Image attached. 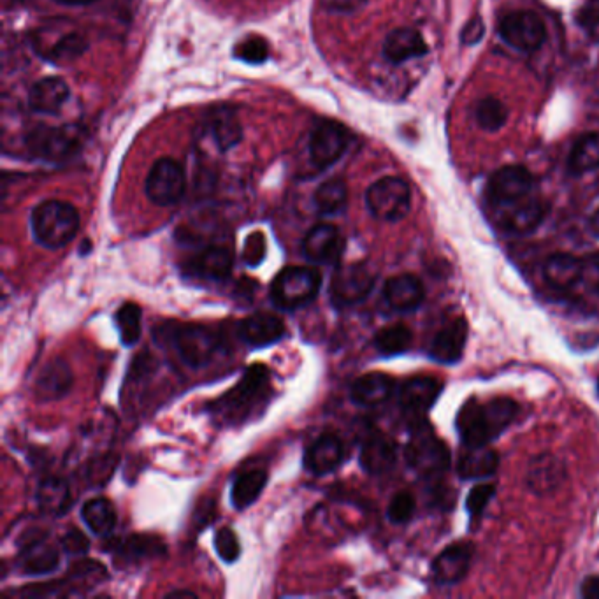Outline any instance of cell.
<instances>
[{
	"label": "cell",
	"instance_id": "cell-1",
	"mask_svg": "<svg viewBox=\"0 0 599 599\" xmlns=\"http://www.w3.org/2000/svg\"><path fill=\"white\" fill-rule=\"evenodd\" d=\"M517 412L519 406L508 397L491 399L485 405L470 399L459 410L457 429L466 447H484L512 424Z\"/></svg>",
	"mask_w": 599,
	"mask_h": 599
},
{
	"label": "cell",
	"instance_id": "cell-2",
	"mask_svg": "<svg viewBox=\"0 0 599 599\" xmlns=\"http://www.w3.org/2000/svg\"><path fill=\"white\" fill-rule=\"evenodd\" d=\"M30 229L39 245L58 250L76 236L80 229V213L73 204L50 199L34 208L30 215Z\"/></svg>",
	"mask_w": 599,
	"mask_h": 599
},
{
	"label": "cell",
	"instance_id": "cell-3",
	"mask_svg": "<svg viewBox=\"0 0 599 599\" xmlns=\"http://www.w3.org/2000/svg\"><path fill=\"white\" fill-rule=\"evenodd\" d=\"M320 287L322 276L317 269L290 266L282 269L271 283V301L280 310H299L318 296Z\"/></svg>",
	"mask_w": 599,
	"mask_h": 599
},
{
	"label": "cell",
	"instance_id": "cell-4",
	"mask_svg": "<svg viewBox=\"0 0 599 599\" xmlns=\"http://www.w3.org/2000/svg\"><path fill=\"white\" fill-rule=\"evenodd\" d=\"M406 462L422 477H438L450 466V450L426 422H417L406 445Z\"/></svg>",
	"mask_w": 599,
	"mask_h": 599
},
{
	"label": "cell",
	"instance_id": "cell-5",
	"mask_svg": "<svg viewBox=\"0 0 599 599\" xmlns=\"http://www.w3.org/2000/svg\"><path fill=\"white\" fill-rule=\"evenodd\" d=\"M176 354L190 368H203L210 364L218 348L222 347L220 336L210 327L197 324L169 325L167 332Z\"/></svg>",
	"mask_w": 599,
	"mask_h": 599
},
{
	"label": "cell",
	"instance_id": "cell-6",
	"mask_svg": "<svg viewBox=\"0 0 599 599\" xmlns=\"http://www.w3.org/2000/svg\"><path fill=\"white\" fill-rule=\"evenodd\" d=\"M369 213L383 222H399L410 213L412 192L405 180L385 176L375 181L366 192Z\"/></svg>",
	"mask_w": 599,
	"mask_h": 599
},
{
	"label": "cell",
	"instance_id": "cell-7",
	"mask_svg": "<svg viewBox=\"0 0 599 599\" xmlns=\"http://www.w3.org/2000/svg\"><path fill=\"white\" fill-rule=\"evenodd\" d=\"M27 146L37 157L50 162L73 157L83 146V134L76 127H36L27 136Z\"/></svg>",
	"mask_w": 599,
	"mask_h": 599
},
{
	"label": "cell",
	"instance_id": "cell-8",
	"mask_svg": "<svg viewBox=\"0 0 599 599\" xmlns=\"http://www.w3.org/2000/svg\"><path fill=\"white\" fill-rule=\"evenodd\" d=\"M268 387L269 371L266 366H252L246 369L243 380L218 403L217 408L227 419H239L264 399Z\"/></svg>",
	"mask_w": 599,
	"mask_h": 599
},
{
	"label": "cell",
	"instance_id": "cell-9",
	"mask_svg": "<svg viewBox=\"0 0 599 599\" xmlns=\"http://www.w3.org/2000/svg\"><path fill=\"white\" fill-rule=\"evenodd\" d=\"M187 180L180 162L164 157L153 164L146 178V195L157 206H173L185 194Z\"/></svg>",
	"mask_w": 599,
	"mask_h": 599
},
{
	"label": "cell",
	"instance_id": "cell-10",
	"mask_svg": "<svg viewBox=\"0 0 599 599\" xmlns=\"http://www.w3.org/2000/svg\"><path fill=\"white\" fill-rule=\"evenodd\" d=\"M376 278L366 264H350L336 269L329 285L334 306L347 308L362 303L375 287Z\"/></svg>",
	"mask_w": 599,
	"mask_h": 599
},
{
	"label": "cell",
	"instance_id": "cell-11",
	"mask_svg": "<svg viewBox=\"0 0 599 599\" xmlns=\"http://www.w3.org/2000/svg\"><path fill=\"white\" fill-rule=\"evenodd\" d=\"M499 36L515 50L533 53L547 41V29L533 11H513L499 23Z\"/></svg>",
	"mask_w": 599,
	"mask_h": 599
},
{
	"label": "cell",
	"instance_id": "cell-12",
	"mask_svg": "<svg viewBox=\"0 0 599 599\" xmlns=\"http://www.w3.org/2000/svg\"><path fill=\"white\" fill-rule=\"evenodd\" d=\"M535 180L526 167L506 166L492 174L487 185V199L492 208L517 203L533 194Z\"/></svg>",
	"mask_w": 599,
	"mask_h": 599
},
{
	"label": "cell",
	"instance_id": "cell-13",
	"mask_svg": "<svg viewBox=\"0 0 599 599\" xmlns=\"http://www.w3.org/2000/svg\"><path fill=\"white\" fill-rule=\"evenodd\" d=\"M494 211L501 231L515 236H526L535 232L543 224L547 215V206L543 204L542 199L529 195L517 203L498 206Z\"/></svg>",
	"mask_w": 599,
	"mask_h": 599
},
{
	"label": "cell",
	"instance_id": "cell-14",
	"mask_svg": "<svg viewBox=\"0 0 599 599\" xmlns=\"http://www.w3.org/2000/svg\"><path fill=\"white\" fill-rule=\"evenodd\" d=\"M348 138L345 129L334 122H325L313 130L310 138V157L317 169H327L341 159L347 150Z\"/></svg>",
	"mask_w": 599,
	"mask_h": 599
},
{
	"label": "cell",
	"instance_id": "cell-15",
	"mask_svg": "<svg viewBox=\"0 0 599 599\" xmlns=\"http://www.w3.org/2000/svg\"><path fill=\"white\" fill-rule=\"evenodd\" d=\"M345 248V241L338 227L331 224H318L311 229L303 241V255L313 264H334L338 262Z\"/></svg>",
	"mask_w": 599,
	"mask_h": 599
},
{
	"label": "cell",
	"instance_id": "cell-16",
	"mask_svg": "<svg viewBox=\"0 0 599 599\" xmlns=\"http://www.w3.org/2000/svg\"><path fill=\"white\" fill-rule=\"evenodd\" d=\"M566 464L552 454L536 455L526 471V484L538 496L556 492L566 482Z\"/></svg>",
	"mask_w": 599,
	"mask_h": 599
},
{
	"label": "cell",
	"instance_id": "cell-17",
	"mask_svg": "<svg viewBox=\"0 0 599 599\" xmlns=\"http://www.w3.org/2000/svg\"><path fill=\"white\" fill-rule=\"evenodd\" d=\"M239 338L253 348L269 347L285 336V324L282 318L271 313H253L246 317L238 327Z\"/></svg>",
	"mask_w": 599,
	"mask_h": 599
},
{
	"label": "cell",
	"instance_id": "cell-18",
	"mask_svg": "<svg viewBox=\"0 0 599 599\" xmlns=\"http://www.w3.org/2000/svg\"><path fill=\"white\" fill-rule=\"evenodd\" d=\"M441 383L429 376H417L403 383L399 390V403L408 415L422 417L433 408L440 396Z\"/></svg>",
	"mask_w": 599,
	"mask_h": 599
},
{
	"label": "cell",
	"instance_id": "cell-19",
	"mask_svg": "<svg viewBox=\"0 0 599 599\" xmlns=\"http://www.w3.org/2000/svg\"><path fill=\"white\" fill-rule=\"evenodd\" d=\"M234 266V255L231 248L225 246H208L203 252L197 253L195 257L188 260L187 268L192 275L211 280V282H222L229 278Z\"/></svg>",
	"mask_w": 599,
	"mask_h": 599
},
{
	"label": "cell",
	"instance_id": "cell-20",
	"mask_svg": "<svg viewBox=\"0 0 599 599\" xmlns=\"http://www.w3.org/2000/svg\"><path fill=\"white\" fill-rule=\"evenodd\" d=\"M343 457H345V447L340 438L334 434H324L306 450L304 468L313 475L322 477L340 468Z\"/></svg>",
	"mask_w": 599,
	"mask_h": 599
},
{
	"label": "cell",
	"instance_id": "cell-21",
	"mask_svg": "<svg viewBox=\"0 0 599 599\" xmlns=\"http://www.w3.org/2000/svg\"><path fill=\"white\" fill-rule=\"evenodd\" d=\"M473 549L468 543H454L434 559L433 578L440 585L461 582L470 570Z\"/></svg>",
	"mask_w": 599,
	"mask_h": 599
},
{
	"label": "cell",
	"instance_id": "cell-22",
	"mask_svg": "<svg viewBox=\"0 0 599 599\" xmlns=\"http://www.w3.org/2000/svg\"><path fill=\"white\" fill-rule=\"evenodd\" d=\"M466 341H468V322L464 318H455L436 334L429 354L434 361L452 364L461 359Z\"/></svg>",
	"mask_w": 599,
	"mask_h": 599
},
{
	"label": "cell",
	"instance_id": "cell-23",
	"mask_svg": "<svg viewBox=\"0 0 599 599\" xmlns=\"http://www.w3.org/2000/svg\"><path fill=\"white\" fill-rule=\"evenodd\" d=\"M424 285L417 276L399 275L390 278L383 287V297L392 310L408 313L417 310L424 301Z\"/></svg>",
	"mask_w": 599,
	"mask_h": 599
},
{
	"label": "cell",
	"instance_id": "cell-24",
	"mask_svg": "<svg viewBox=\"0 0 599 599\" xmlns=\"http://www.w3.org/2000/svg\"><path fill=\"white\" fill-rule=\"evenodd\" d=\"M69 87L62 78H43L36 81L29 92V106L41 115H57L69 99Z\"/></svg>",
	"mask_w": 599,
	"mask_h": 599
},
{
	"label": "cell",
	"instance_id": "cell-25",
	"mask_svg": "<svg viewBox=\"0 0 599 599\" xmlns=\"http://www.w3.org/2000/svg\"><path fill=\"white\" fill-rule=\"evenodd\" d=\"M582 268L584 262L570 253L550 255L543 264V276L550 287L557 290L575 289L582 283Z\"/></svg>",
	"mask_w": 599,
	"mask_h": 599
},
{
	"label": "cell",
	"instance_id": "cell-26",
	"mask_svg": "<svg viewBox=\"0 0 599 599\" xmlns=\"http://www.w3.org/2000/svg\"><path fill=\"white\" fill-rule=\"evenodd\" d=\"M427 44L420 32L413 29H396L390 32L383 43V57L390 64H403L412 58L424 57Z\"/></svg>",
	"mask_w": 599,
	"mask_h": 599
},
{
	"label": "cell",
	"instance_id": "cell-27",
	"mask_svg": "<svg viewBox=\"0 0 599 599\" xmlns=\"http://www.w3.org/2000/svg\"><path fill=\"white\" fill-rule=\"evenodd\" d=\"M397 461L396 443L382 436L375 434L364 441L361 450V464L364 470L371 475H383L394 468Z\"/></svg>",
	"mask_w": 599,
	"mask_h": 599
},
{
	"label": "cell",
	"instance_id": "cell-28",
	"mask_svg": "<svg viewBox=\"0 0 599 599\" xmlns=\"http://www.w3.org/2000/svg\"><path fill=\"white\" fill-rule=\"evenodd\" d=\"M392 392H394V380L390 376L383 373H368L355 380L350 390V397L355 405L373 408V406L383 405L392 396Z\"/></svg>",
	"mask_w": 599,
	"mask_h": 599
},
{
	"label": "cell",
	"instance_id": "cell-29",
	"mask_svg": "<svg viewBox=\"0 0 599 599\" xmlns=\"http://www.w3.org/2000/svg\"><path fill=\"white\" fill-rule=\"evenodd\" d=\"M73 385V373L64 361H51L41 369L36 380V394L41 401L64 397Z\"/></svg>",
	"mask_w": 599,
	"mask_h": 599
},
{
	"label": "cell",
	"instance_id": "cell-30",
	"mask_svg": "<svg viewBox=\"0 0 599 599\" xmlns=\"http://www.w3.org/2000/svg\"><path fill=\"white\" fill-rule=\"evenodd\" d=\"M58 564H60V554L51 543L36 540L23 547L20 570L27 575H46L57 570Z\"/></svg>",
	"mask_w": 599,
	"mask_h": 599
},
{
	"label": "cell",
	"instance_id": "cell-31",
	"mask_svg": "<svg viewBox=\"0 0 599 599\" xmlns=\"http://www.w3.org/2000/svg\"><path fill=\"white\" fill-rule=\"evenodd\" d=\"M499 466V455L484 447H468L457 464V471L464 480H478V478L492 477Z\"/></svg>",
	"mask_w": 599,
	"mask_h": 599
},
{
	"label": "cell",
	"instance_id": "cell-32",
	"mask_svg": "<svg viewBox=\"0 0 599 599\" xmlns=\"http://www.w3.org/2000/svg\"><path fill=\"white\" fill-rule=\"evenodd\" d=\"M266 484H268L266 471H246L243 475H239L236 482L232 484L231 499L234 508L245 510L248 506L253 505L264 491Z\"/></svg>",
	"mask_w": 599,
	"mask_h": 599
},
{
	"label": "cell",
	"instance_id": "cell-33",
	"mask_svg": "<svg viewBox=\"0 0 599 599\" xmlns=\"http://www.w3.org/2000/svg\"><path fill=\"white\" fill-rule=\"evenodd\" d=\"M348 188L343 180H327L317 188L313 204L320 215L334 217L347 208Z\"/></svg>",
	"mask_w": 599,
	"mask_h": 599
},
{
	"label": "cell",
	"instance_id": "cell-34",
	"mask_svg": "<svg viewBox=\"0 0 599 599\" xmlns=\"http://www.w3.org/2000/svg\"><path fill=\"white\" fill-rule=\"evenodd\" d=\"M81 517L85 520L88 529L97 536L113 533L116 526L115 508L106 498H94L87 501L81 508Z\"/></svg>",
	"mask_w": 599,
	"mask_h": 599
},
{
	"label": "cell",
	"instance_id": "cell-35",
	"mask_svg": "<svg viewBox=\"0 0 599 599\" xmlns=\"http://www.w3.org/2000/svg\"><path fill=\"white\" fill-rule=\"evenodd\" d=\"M37 503L44 512L62 517L69 510L73 501H71V492L64 480L48 478V480H44L37 491Z\"/></svg>",
	"mask_w": 599,
	"mask_h": 599
},
{
	"label": "cell",
	"instance_id": "cell-36",
	"mask_svg": "<svg viewBox=\"0 0 599 599\" xmlns=\"http://www.w3.org/2000/svg\"><path fill=\"white\" fill-rule=\"evenodd\" d=\"M599 167V132L585 134L578 139L568 159V169L573 174L589 173Z\"/></svg>",
	"mask_w": 599,
	"mask_h": 599
},
{
	"label": "cell",
	"instance_id": "cell-37",
	"mask_svg": "<svg viewBox=\"0 0 599 599\" xmlns=\"http://www.w3.org/2000/svg\"><path fill=\"white\" fill-rule=\"evenodd\" d=\"M211 125H213L215 141H217L218 148L222 152L231 150L243 138V129H241L238 115L232 109L222 108L220 111H217L215 116H213Z\"/></svg>",
	"mask_w": 599,
	"mask_h": 599
},
{
	"label": "cell",
	"instance_id": "cell-38",
	"mask_svg": "<svg viewBox=\"0 0 599 599\" xmlns=\"http://www.w3.org/2000/svg\"><path fill=\"white\" fill-rule=\"evenodd\" d=\"M410 345H412V331L403 324L389 325L376 334V350L387 357L403 354Z\"/></svg>",
	"mask_w": 599,
	"mask_h": 599
},
{
	"label": "cell",
	"instance_id": "cell-39",
	"mask_svg": "<svg viewBox=\"0 0 599 599\" xmlns=\"http://www.w3.org/2000/svg\"><path fill=\"white\" fill-rule=\"evenodd\" d=\"M116 329L125 347H134L141 338V310L138 304L125 303L115 313Z\"/></svg>",
	"mask_w": 599,
	"mask_h": 599
},
{
	"label": "cell",
	"instance_id": "cell-40",
	"mask_svg": "<svg viewBox=\"0 0 599 599\" xmlns=\"http://www.w3.org/2000/svg\"><path fill=\"white\" fill-rule=\"evenodd\" d=\"M475 115H477L478 125L482 129L496 132L508 120V108H506L505 102L499 101L496 97H485L478 102Z\"/></svg>",
	"mask_w": 599,
	"mask_h": 599
},
{
	"label": "cell",
	"instance_id": "cell-41",
	"mask_svg": "<svg viewBox=\"0 0 599 599\" xmlns=\"http://www.w3.org/2000/svg\"><path fill=\"white\" fill-rule=\"evenodd\" d=\"M85 50H87V41L80 34H65L58 39L57 43L51 44L50 48L41 51L39 55L62 64L80 57Z\"/></svg>",
	"mask_w": 599,
	"mask_h": 599
},
{
	"label": "cell",
	"instance_id": "cell-42",
	"mask_svg": "<svg viewBox=\"0 0 599 599\" xmlns=\"http://www.w3.org/2000/svg\"><path fill=\"white\" fill-rule=\"evenodd\" d=\"M120 556L125 557L127 561H139L146 557H155L159 552H164L162 543L152 536H130L129 540L120 545Z\"/></svg>",
	"mask_w": 599,
	"mask_h": 599
},
{
	"label": "cell",
	"instance_id": "cell-43",
	"mask_svg": "<svg viewBox=\"0 0 599 599\" xmlns=\"http://www.w3.org/2000/svg\"><path fill=\"white\" fill-rule=\"evenodd\" d=\"M234 57L243 60L246 64H262L269 57L268 43L262 37H246V39L236 44Z\"/></svg>",
	"mask_w": 599,
	"mask_h": 599
},
{
	"label": "cell",
	"instance_id": "cell-44",
	"mask_svg": "<svg viewBox=\"0 0 599 599\" xmlns=\"http://www.w3.org/2000/svg\"><path fill=\"white\" fill-rule=\"evenodd\" d=\"M575 20L592 41H599V0H585L577 9Z\"/></svg>",
	"mask_w": 599,
	"mask_h": 599
},
{
	"label": "cell",
	"instance_id": "cell-45",
	"mask_svg": "<svg viewBox=\"0 0 599 599\" xmlns=\"http://www.w3.org/2000/svg\"><path fill=\"white\" fill-rule=\"evenodd\" d=\"M215 550L222 561L234 563L241 554V545H239L236 533L229 527L218 529L217 535H215Z\"/></svg>",
	"mask_w": 599,
	"mask_h": 599
},
{
	"label": "cell",
	"instance_id": "cell-46",
	"mask_svg": "<svg viewBox=\"0 0 599 599\" xmlns=\"http://www.w3.org/2000/svg\"><path fill=\"white\" fill-rule=\"evenodd\" d=\"M413 512H415V498L410 492H397L396 496L390 499V505L387 508L390 522L405 524L412 519Z\"/></svg>",
	"mask_w": 599,
	"mask_h": 599
},
{
	"label": "cell",
	"instance_id": "cell-47",
	"mask_svg": "<svg viewBox=\"0 0 599 599\" xmlns=\"http://www.w3.org/2000/svg\"><path fill=\"white\" fill-rule=\"evenodd\" d=\"M266 238L262 232H252L246 238L245 246H243V262L250 268H257L262 264V260L266 259Z\"/></svg>",
	"mask_w": 599,
	"mask_h": 599
},
{
	"label": "cell",
	"instance_id": "cell-48",
	"mask_svg": "<svg viewBox=\"0 0 599 599\" xmlns=\"http://www.w3.org/2000/svg\"><path fill=\"white\" fill-rule=\"evenodd\" d=\"M496 494V487L491 484H480L468 494L466 499V508L473 517H478L480 513L484 512L487 505L491 503V499Z\"/></svg>",
	"mask_w": 599,
	"mask_h": 599
},
{
	"label": "cell",
	"instance_id": "cell-49",
	"mask_svg": "<svg viewBox=\"0 0 599 599\" xmlns=\"http://www.w3.org/2000/svg\"><path fill=\"white\" fill-rule=\"evenodd\" d=\"M62 549L65 550V554L69 556H83L87 554L90 549V542H88L87 536L81 533L80 529H71L65 533L62 538Z\"/></svg>",
	"mask_w": 599,
	"mask_h": 599
},
{
	"label": "cell",
	"instance_id": "cell-50",
	"mask_svg": "<svg viewBox=\"0 0 599 599\" xmlns=\"http://www.w3.org/2000/svg\"><path fill=\"white\" fill-rule=\"evenodd\" d=\"M584 268H582V283L587 289L594 290L599 294V253L598 255H589L582 259Z\"/></svg>",
	"mask_w": 599,
	"mask_h": 599
},
{
	"label": "cell",
	"instance_id": "cell-51",
	"mask_svg": "<svg viewBox=\"0 0 599 599\" xmlns=\"http://www.w3.org/2000/svg\"><path fill=\"white\" fill-rule=\"evenodd\" d=\"M484 34V20H482L480 16H475V18H471L470 22L464 25V29H462L461 34V41L464 44H468V46H475V44L480 43V41L484 39Z\"/></svg>",
	"mask_w": 599,
	"mask_h": 599
},
{
	"label": "cell",
	"instance_id": "cell-52",
	"mask_svg": "<svg viewBox=\"0 0 599 599\" xmlns=\"http://www.w3.org/2000/svg\"><path fill=\"white\" fill-rule=\"evenodd\" d=\"M368 0H322V8L329 13L338 15H350L357 9H361Z\"/></svg>",
	"mask_w": 599,
	"mask_h": 599
},
{
	"label": "cell",
	"instance_id": "cell-53",
	"mask_svg": "<svg viewBox=\"0 0 599 599\" xmlns=\"http://www.w3.org/2000/svg\"><path fill=\"white\" fill-rule=\"evenodd\" d=\"M580 594L585 599H599V577L585 578Z\"/></svg>",
	"mask_w": 599,
	"mask_h": 599
},
{
	"label": "cell",
	"instance_id": "cell-54",
	"mask_svg": "<svg viewBox=\"0 0 599 599\" xmlns=\"http://www.w3.org/2000/svg\"><path fill=\"white\" fill-rule=\"evenodd\" d=\"M58 4H64V6H90L97 0H55Z\"/></svg>",
	"mask_w": 599,
	"mask_h": 599
},
{
	"label": "cell",
	"instance_id": "cell-55",
	"mask_svg": "<svg viewBox=\"0 0 599 599\" xmlns=\"http://www.w3.org/2000/svg\"><path fill=\"white\" fill-rule=\"evenodd\" d=\"M591 231L594 232V234H596V236H598V238H599V210L596 211V213H594V215H592Z\"/></svg>",
	"mask_w": 599,
	"mask_h": 599
},
{
	"label": "cell",
	"instance_id": "cell-56",
	"mask_svg": "<svg viewBox=\"0 0 599 599\" xmlns=\"http://www.w3.org/2000/svg\"><path fill=\"white\" fill-rule=\"evenodd\" d=\"M598 390H599V385H598Z\"/></svg>",
	"mask_w": 599,
	"mask_h": 599
}]
</instances>
